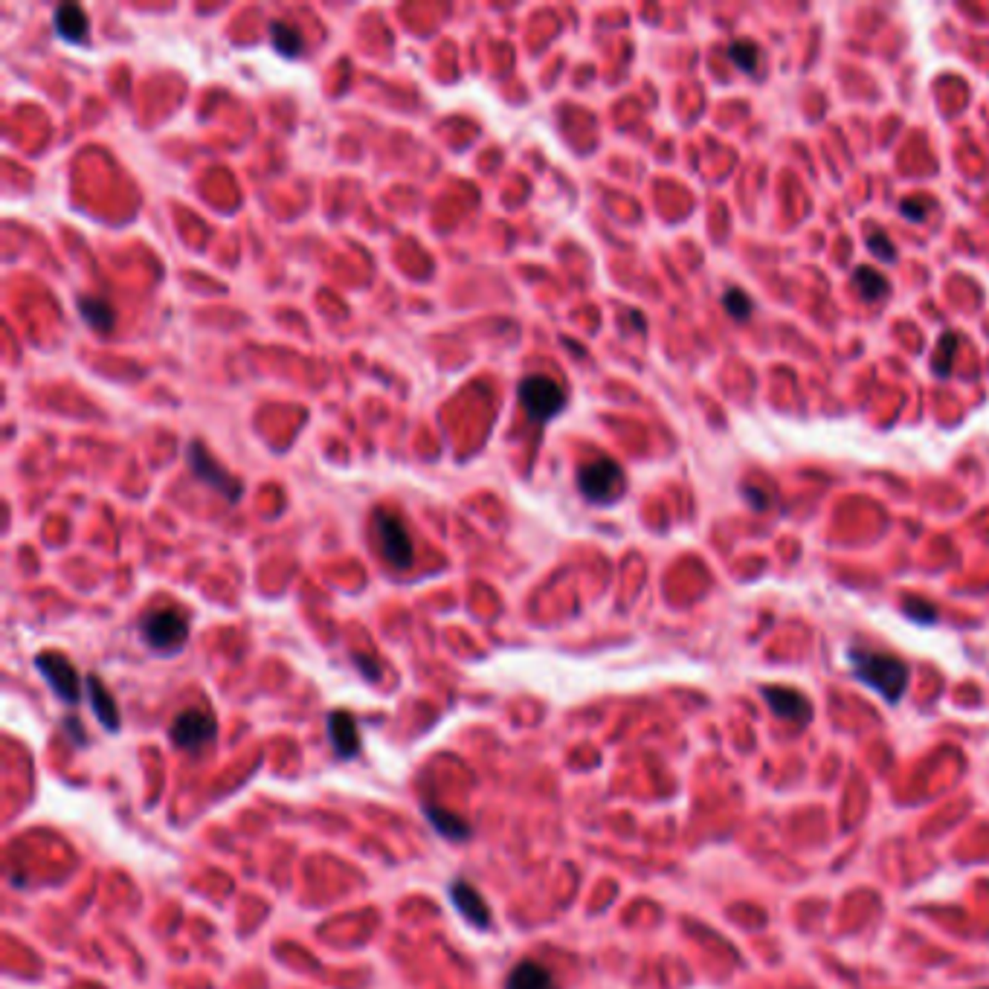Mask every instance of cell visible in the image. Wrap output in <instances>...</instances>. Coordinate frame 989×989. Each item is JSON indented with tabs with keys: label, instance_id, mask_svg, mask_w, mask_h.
<instances>
[{
	"label": "cell",
	"instance_id": "1",
	"mask_svg": "<svg viewBox=\"0 0 989 989\" xmlns=\"http://www.w3.org/2000/svg\"><path fill=\"white\" fill-rule=\"evenodd\" d=\"M847 661L853 668V677L870 685L874 691L882 694L885 702H900L905 688H909V665L902 659L891 653H879V650H862L853 647L847 653Z\"/></svg>",
	"mask_w": 989,
	"mask_h": 989
},
{
	"label": "cell",
	"instance_id": "2",
	"mask_svg": "<svg viewBox=\"0 0 989 989\" xmlns=\"http://www.w3.org/2000/svg\"><path fill=\"white\" fill-rule=\"evenodd\" d=\"M371 543H375L380 561L392 569H398V572H403V569H410L415 563V543L398 511L378 508L375 514H371Z\"/></svg>",
	"mask_w": 989,
	"mask_h": 989
},
{
	"label": "cell",
	"instance_id": "3",
	"mask_svg": "<svg viewBox=\"0 0 989 989\" xmlns=\"http://www.w3.org/2000/svg\"><path fill=\"white\" fill-rule=\"evenodd\" d=\"M578 491L592 505H610L624 496V470L615 459H592L578 468Z\"/></svg>",
	"mask_w": 989,
	"mask_h": 989
},
{
	"label": "cell",
	"instance_id": "4",
	"mask_svg": "<svg viewBox=\"0 0 989 989\" xmlns=\"http://www.w3.org/2000/svg\"><path fill=\"white\" fill-rule=\"evenodd\" d=\"M139 633H143V642L157 650V653H178V650L186 644L189 638V621L186 615L174 607H160L151 610L143 621H139Z\"/></svg>",
	"mask_w": 989,
	"mask_h": 989
},
{
	"label": "cell",
	"instance_id": "5",
	"mask_svg": "<svg viewBox=\"0 0 989 989\" xmlns=\"http://www.w3.org/2000/svg\"><path fill=\"white\" fill-rule=\"evenodd\" d=\"M517 395H519V403H522V410H526V415L537 424L552 421V418L557 412H563V406H566L563 386L549 375L522 378L517 386Z\"/></svg>",
	"mask_w": 989,
	"mask_h": 989
},
{
	"label": "cell",
	"instance_id": "6",
	"mask_svg": "<svg viewBox=\"0 0 989 989\" xmlns=\"http://www.w3.org/2000/svg\"><path fill=\"white\" fill-rule=\"evenodd\" d=\"M186 461H189V470L197 476L201 482H206L209 487H215L220 496H227L229 503H238L241 499V482L236 476H229L220 464L209 456V450L201 445V441H192L186 447Z\"/></svg>",
	"mask_w": 989,
	"mask_h": 989
},
{
	"label": "cell",
	"instance_id": "7",
	"mask_svg": "<svg viewBox=\"0 0 989 989\" xmlns=\"http://www.w3.org/2000/svg\"><path fill=\"white\" fill-rule=\"evenodd\" d=\"M35 668L41 670V677L55 691L58 700H64L67 705H76L81 700V679H79L76 668L70 665L62 653H53V650L38 653L35 656Z\"/></svg>",
	"mask_w": 989,
	"mask_h": 989
},
{
	"label": "cell",
	"instance_id": "8",
	"mask_svg": "<svg viewBox=\"0 0 989 989\" xmlns=\"http://www.w3.org/2000/svg\"><path fill=\"white\" fill-rule=\"evenodd\" d=\"M171 740L186 752H201L215 740V717L201 708H186L171 723Z\"/></svg>",
	"mask_w": 989,
	"mask_h": 989
},
{
	"label": "cell",
	"instance_id": "9",
	"mask_svg": "<svg viewBox=\"0 0 989 989\" xmlns=\"http://www.w3.org/2000/svg\"><path fill=\"white\" fill-rule=\"evenodd\" d=\"M450 900L453 905L459 909V914L464 917L468 923H473L476 928H487L491 926V909L485 905V900L476 893V888L470 885V882H453L450 885Z\"/></svg>",
	"mask_w": 989,
	"mask_h": 989
},
{
	"label": "cell",
	"instance_id": "10",
	"mask_svg": "<svg viewBox=\"0 0 989 989\" xmlns=\"http://www.w3.org/2000/svg\"><path fill=\"white\" fill-rule=\"evenodd\" d=\"M763 696L769 700L772 711L777 717H784V719H793V723H807V719L812 717L807 696L793 691V688H784V685H777V688H775V685H769V688H763Z\"/></svg>",
	"mask_w": 989,
	"mask_h": 989
},
{
	"label": "cell",
	"instance_id": "11",
	"mask_svg": "<svg viewBox=\"0 0 989 989\" xmlns=\"http://www.w3.org/2000/svg\"><path fill=\"white\" fill-rule=\"evenodd\" d=\"M53 29L58 38H64L67 44H85L87 29H90L85 9L76 4H62L53 12Z\"/></svg>",
	"mask_w": 989,
	"mask_h": 989
},
{
	"label": "cell",
	"instance_id": "12",
	"mask_svg": "<svg viewBox=\"0 0 989 989\" xmlns=\"http://www.w3.org/2000/svg\"><path fill=\"white\" fill-rule=\"evenodd\" d=\"M328 737L331 746L343 754V758H354L360 752V735H357V723L348 711H331L328 714Z\"/></svg>",
	"mask_w": 989,
	"mask_h": 989
},
{
	"label": "cell",
	"instance_id": "13",
	"mask_svg": "<svg viewBox=\"0 0 989 989\" xmlns=\"http://www.w3.org/2000/svg\"><path fill=\"white\" fill-rule=\"evenodd\" d=\"M505 989H557V984L552 972L540 967L537 960H522L505 978Z\"/></svg>",
	"mask_w": 989,
	"mask_h": 989
},
{
	"label": "cell",
	"instance_id": "14",
	"mask_svg": "<svg viewBox=\"0 0 989 989\" xmlns=\"http://www.w3.org/2000/svg\"><path fill=\"white\" fill-rule=\"evenodd\" d=\"M851 282H853L856 294L862 296V302H882L891 294L888 278L882 276L879 270H870V267H856Z\"/></svg>",
	"mask_w": 989,
	"mask_h": 989
},
{
	"label": "cell",
	"instance_id": "15",
	"mask_svg": "<svg viewBox=\"0 0 989 989\" xmlns=\"http://www.w3.org/2000/svg\"><path fill=\"white\" fill-rule=\"evenodd\" d=\"M85 688H87V696H90V705L96 708L99 723L108 728V731L120 728V714H116V702H113V696L104 691V685L96 677H90L85 682Z\"/></svg>",
	"mask_w": 989,
	"mask_h": 989
},
{
	"label": "cell",
	"instance_id": "16",
	"mask_svg": "<svg viewBox=\"0 0 989 989\" xmlns=\"http://www.w3.org/2000/svg\"><path fill=\"white\" fill-rule=\"evenodd\" d=\"M79 313H81V320L90 325V328H96L102 334H108L113 320H116L113 308L104 299H96V296H81L79 299Z\"/></svg>",
	"mask_w": 989,
	"mask_h": 989
},
{
	"label": "cell",
	"instance_id": "17",
	"mask_svg": "<svg viewBox=\"0 0 989 989\" xmlns=\"http://www.w3.org/2000/svg\"><path fill=\"white\" fill-rule=\"evenodd\" d=\"M424 812H427V819L433 821V827H436L441 835H447V839L459 842V839H468V835H470L468 821L459 819V816H453V812L438 810V807H424Z\"/></svg>",
	"mask_w": 989,
	"mask_h": 989
},
{
	"label": "cell",
	"instance_id": "18",
	"mask_svg": "<svg viewBox=\"0 0 989 989\" xmlns=\"http://www.w3.org/2000/svg\"><path fill=\"white\" fill-rule=\"evenodd\" d=\"M270 44L276 46V53L285 55V58H296L302 53V35H299V29H294L285 21H273L270 23Z\"/></svg>",
	"mask_w": 989,
	"mask_h": 989
},
{
	"label": "cell",
	"instance_id": "19",
	"mask_svg": "<svg viewBox=\"0 0 989 989\" xmlns=\"http://www.w3.org/2000/svg\"><path fill=\"white\" fill-rule=\"evenodd\" d=\"M955 352H958V337H955V334H943V337H940V340H937L935 360H932L935 375L949 378L952 363H955Z\"/></svg>",
	"mask_w": 989,
	"mask_h": 989
},
{
	"label": "cell",
	"instance_id": "20",
	"mask_svg": "<svg viewBox=\"0 0 989 989\" xmlns=\"http://www.w3.org/2000/svg\"><path fill=\"white\" fill-rule=\"evenodd\" d=\"M728 58H731V62H735L740 70H743V73H754V70H758V58H760V50H758V46H754L752 41H746V38H737L735 44H731L728 46Z\"/></svg>",
	"mask_w": 989,
	"mask_h": 989
},
{
	"label": "cell",
	"instance_id": "21",
	"mask_svg": "<svg viewBox=\"0 0 989 989\" xmlns=\"http://www.w3.org/2000/svg\"><path fill=\"white\" fill-rule=\"evenodd\" d=\"M723 305H726V311L731 313V317L740 320V322L749 320V313H752V299L743 294L740 287L726 290V294H723Z\"/></svg>",
	"mask_w": 989,
	"mask_h": 989
},
{
	"label": "cell",
	"instance_id": "22",
	"mask_svg": "<svg viewBox=\"0 0 989 989\" xmlns=\"http://www.w3.org/2000/svg\"><path fill=\"white\" fill-rule=\"evenodd\" d=\"M868 247L874 255H879L882 262H893L897 259V247L888 241V236H882V232H874V236L868 238Z\"/></svg>",
	"mask_w": 989,
	"mask_h": 989
},
{
	"label": "cell",
	"instance_id": "23",
	"mask_svg": "<svg viewBox=\"0 0 989 989\" xmlns=\"http://www.w3.org/2000/svg\"><path fill=\"white\" fill-rule=\"evenodd\" d=\"M900 209H902V215L905 218H911V220H926V209H923V204L920 201H914V197H905V201L900 204Z\"/></svg>",
	"mask_w": 989,
	"mask_h": 989
},
{
	"label": "cell",
	"instance_id": "24",
	"mask_svg": "<svg viewBox=\"0 0 989 989\" xmlns=\"http://www.w3.org/2000/svg\"><path fill=\"white\" fill-rule=\"evenodd\" d=\"M743 494H746V499H749V503H752L754 508H758V511H763L766 505H769V499H766V494H760L758 487H754V491H752V487H746V491H743Z\"/></svg>",
	"mask_w": 989,
	"mask_h": 989
}]
</instances>
